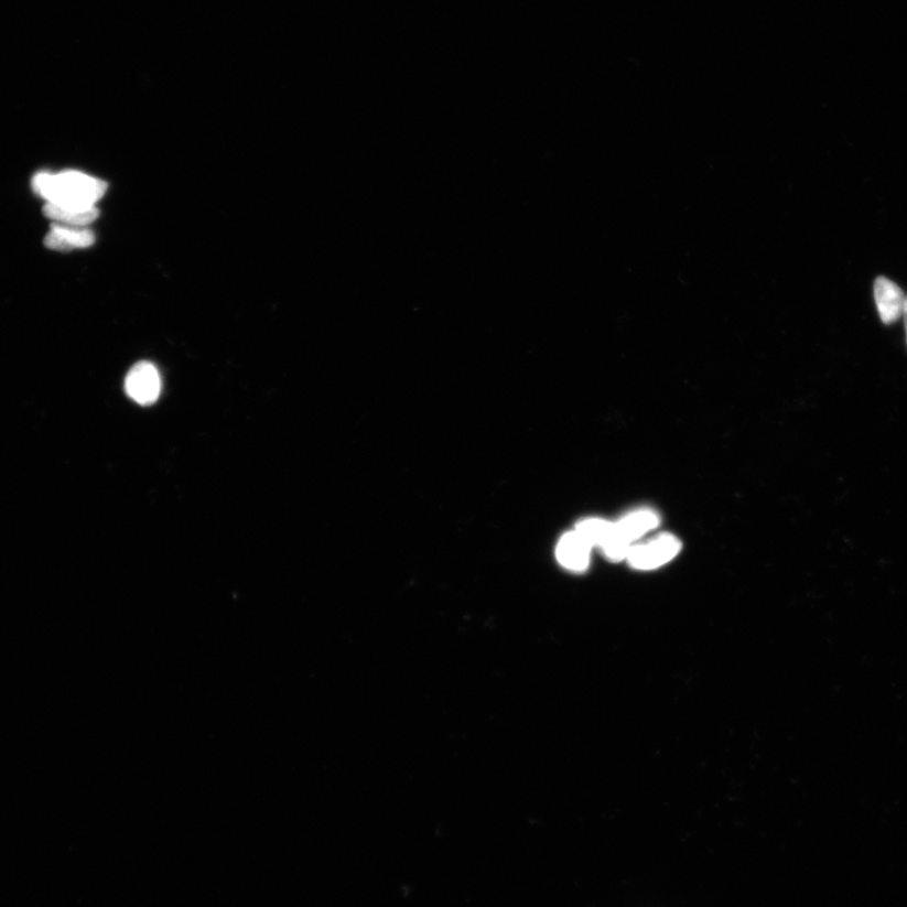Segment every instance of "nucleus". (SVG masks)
<instances>
[{"mask_svg":"<svg viewBox=\"0 0 907 907\" xmlns=\"http://www.w3.org/2000/svg\"><path fill=\"white\" fill-rule=\"evenodd\" d=\"M903 318H904V324H905L906 342H907V296L905 298Z\"/></svg>","mask_w":907,"mask_h":907,"instance_id":"10","label":"nucleus"},{"mask_svg":"<svg viewBox=\"0 0 907 907\" xmlns=\"http://www.w3.org/2000/svg\"><path fill=\"white\" fill-rule=\"evenodd\" d=\"M874 294L879 318L884 324H893L903 318L906 295L893 280L884 277L877 278Z\"/></svg>","mask_w":907,"mask_h":907,"instance_id":"4","label":"nucleus"},{"mask_svg":"<svg viewBox=\"0 0 907 907\" xmlns=\"http://www.w3.org/2000/svg\"><path fill=\"white\" fill-rule=\"evenodd\" d=\"M615 523L604 521L601 518H589L580 522L576 527V532L592 546L602 548L611 535L614 532Z\"/></svg>","mask_w":907,"mask_h":907,"instance_id":"9","label":"nucleus"},{"mask_svg":"<svg viewBox=\"0 0 907 907\" xmlns=\"http://www.w3.org/2000/svg\"><path fill=\"white\" fill-rule=\"evenodd\" d=\"M590 546L576 531L566 533L558 544V560L571 571H584L589 566Z\"/></svg>","mask_w":907,"mask_h":907,"instance_id":"6","label":"nucleus"},{"mask_svg":"<svg viewBox=\"0 0 907 907\" xmlns=\"http://www.w3.org/2000/svg\"><path fill=\"white\" fill-rule=\"evenodd\" d=\"M618 531L629 542L640 539L643 535L655 530L659 525V518L654 510L640 509L620 519L615 523Z\"/></svg>","mask_w":907,"mask_h":907,"instance_id":"7","label":"nucleus"},{"mask_svg":"<svg viewBox=\"0 0 907 907\" xmlns=\"http://www.w3.org/2000/svg\"><path fill=\"white\" fill-rule=\"evenodd\" d=\"M95 242V236L84 227L54 224L45 239L50 250L72 251L86 249Z\"/></svg>","mask_w":907,"mask_h":907,"instance_id":"5","label":"nucleus"},{"mask_svg":"<svg viewBox=\"0 0 907 907\" xmlns=\"http://www.w3.org/2000/svg\"><path fill=\"white\" fill-rule=\"evenodd\" d=\"M681 542L671 535H660L646 544L631 546L627 560L634 569L654 570L673 560Z\"/></svg>","mask_w":907,"mask_h":907,"instance_id":"2","label":"nucleus"},{"mask_svg":"<svg viewBox=\"0 0 907 907\" xmlns=\"http://www.w3.org/2000/svg\"><path fill=\"white\" fill-rule=\"evenodd\" d=\"M127 393L140 404H152L160 399L162 390L161 375L151 363H139L127 376Z\"/></svg>","mask_w":907,"mask_h":907,"instance_id":"3","label":"nucleus"},{"mask_svg":"<svg viewBox=\"0 0 907 907\" xmlns=\"http://www.w3.org/2000/svg\"><path fill=\"white\" fill-rule=\"evenodd\" d=\"M43 213L55 222V224L84 227L90 225L99 217V209L96 207L87 209L64 208L47 204Z\"/></svg>","mask_w":907,"mask_h":907,"instance_id":"8","label":"nucleus"},{"mask_svg":"<svg viewBox=\"0 0 907 907\" xmlns=\"http://www.w3.org/2000/svg\"><path fill=\"white\" fill-rule=\"evenodd\" d=\"M32 187L47 204L64 208L87 209L96 207L108 184L82 172H63L58 174L39 173L32 181Z\"/></svg>","mask_w":907,"mask_h":907,"instance_id":"1","label":"nucleus"}]
</instances>
